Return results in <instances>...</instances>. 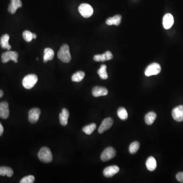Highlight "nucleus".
Here are the masks:
<instances>
[{
	"label": "nucleus",
	"mask_w": 183,
	"mask_h": 183,
	"mask_svg": "<svg viewBox=\"0 0 183 183\" xmlns=\"http://www.w3.org/2000/svg\"><path fill=\"white\" fill-rule=\"evenodd\" d=\"M38 158L41 161L44 163H49L53 160L52 152L47 147H43L41 149L38 154Z\"/></svg>",
	"instance_id": "f03ea898"
},
{
	"label": "nucleus",
	"mask_w": 183,
	"mask_h": 183,
	"mask_svg": "<svg viewBox=\"0 0 183 183\" xmlns=\"http://www.w3.org/2000/svg\"><path fill=\"white\" fill-rule=\"evenodd\" d=\"M44 63H46L48 61H51L53 59L55 53L53 49L50 48H46L44 50Z\"/></svg>",
	"instance_id": "412c9836"
},
{
	"label": "nucleus",
	"mask_w": 183,
	"mask_h": 183,
	"mask_svg": "<svg viewBox=\"0 0 183 183\" xmlns=\"http://www.w3.org/2000/svg\"><path fill=\"white\" fill-rule=\"evenodd\" d=\"M3 132H4V128L1 124V123H0V136L2 135Z\"/></svg>",
	"instance_id": "2f4dec72"
},
{
	"label": "nucleus",
	"mask_w": 183,
	"mask_h": 183,
	"mask_svg": "<svg viewBox=\"0 0 183 183\" xmlns=\"http://www.w3.org/2000/svg\"><path fill=\"white\" fill-rule=\"evenodd\" d=\"M4 95V93H3V91L0 90V98H2Z\"/></svg>",
	"instance_id": "473e14b6"
},
{
	"label": "nucleus",
	"mask_w": 183,
	"mask_h": 183,
	"mask_svg": "<svg viewBox=\"0 0 183 183\" xmlns=\"http://www.w3.org/2000/svg\"><path fill=\"white\" fill-rule=\"evenodd\" d=\"M156 117L157 115L155 112H149L145 115L144 118L145 123L148 125H151L154 123Z\"/></svg>",
	"instance_id": "4be33fe9"
},
{
	"label": "nucleus",
	"mask_w": 183,
	"mask_h": 183,
	"mask_svg": "<svg viewBox=\"0 0 183 183\" xmlns=\"http://www.w3.org/2000/svg\"><path fill=\"white\" fill-rule=\"evenodd\" d=\"M176 179L179 182L183 183V172H179L176 175Z\"/></svg>",
	"instance_id": "7c9ffc66"
},
{
	"label": "nucleus",
	"mask_w": 183,
	"mask_h": 183,
	"mask_svg": "<svg viewBox=\"0 0 183 183\" xmlns=\"http://www.w3.org/2000/svg\"><path fill=\"white\" fill-rule=\"evenodd\" d=\"M117 116L122 120H126L128 119L127 112L124 108H119L117 112Z\"/></svg>",
	"instance_id": "bb28decb"
},
{
	"label": "nucleus",
	"mask_w": 183,
	"mask_h": 183,
	"mask_svg": "<svg viewBox=\"0 0 183 183\" xmlns=\"http://www.w3.org/2000/svg\"><path fill=\"white\" fill-rule=\"evenodd\" d=\"M9 38L10 37L8 34L3 35L1 38L0 44L2 48L4 49H7L8 50H10L11 49V45L9 44Z\"/></svg>",
	"instance_id": "6ab92c4d"
},
{
	"label": "nucleus",
	"mask_w": 183,
	"mask_h": 183,
	"mask_svg": "<svg viewBox=\"0 0 183 183\" xmlns=\"http://www.w3.org/2000/svg\"><path fill=\"white\" fill-rule=\"evenodd\" d=\"M69 117V111L66 108H63L61 113H60L59 118L61 124L63 126H66L68 124V120Z\"/></svg>",
	"instance_id": "f3484780"
},
{
	"label": "nucleus",
	"mask_w": 183,
	"mask_h": 183,
	"mask_svg": "<svg viewBox=\"0 0 183 183\" xmlns=\"http://www.w3.org/2000/svg\"><path fill=\"white\" fill-rule=\"evenodd\" d=\"M78 11L81 16L85 18H88L93 14V8L88 4H82L79 6Z\"/></svg>",
	"instance_id": "20e7f679"
},
{
	"label": "nucleus",
	"mask_w": 183,
	"mask_h": 183,
	"mask_svg": "<svg viewBox=\"0 0 183 183\" xmlns=\"http://www.w3.org/2000/svg\"><path fill=\"white\" fill-rule=\"evenodd\" d=\"M85 73L83 71H80L74 73L72 76V80L74 82H80L84 79Z\"/></svg>",
	"instance_id": "b1692460"
},
{
	"label": "nucleus",
	"mask_w": 183,
	"mask_h": 183,
	"mask_svg": "<svg viewBox=\"0 0 183 183\" xmlns=\"http://www.w3.org/2000/svg\"><path fill=\"white\" fill-rule=\"evenodd\" d=\"M113 58V56L112 53L109 51H107L102 55H96L94 56L93 59L96 62H104L106 61L111 60Z\"/></svg>",
	"instance_id": "ddd939ff"
},
{
	"label": "nucleus",
	"mask_w": 183,
	"mask_h": 183,
	"mask_svg": "<svg viewBox=\"0 0 183 183\" xmlns=\"http://www.w3.org/2000/svg\"><path fill=\"white\" fill-rule=\"evenodd\" d=\"M116 151L112 147H108L104 150L101 155V159L103 162L108 161L115 157Z\"/></svg>",
	"instance_id": "0eeeda50"
},
{
	"label": "nucleus",
	"mask_w": 183,
	"mask_h": 183,
	"mask_svg": "<svg viewBox=\"0 0 183 183\" xmlns=\"http://www.w3.org/2000/svg\"><path fill=\"white\" fill-rule=\"evenodd\" d=\"M96 127V124L95 123H92L84 127L83 128V131L87 135H90L94 132Z\"/></svg>",
	"instance_id": "a878e982"
},
{
	"label": "nucleus",
	"mask_w": 183,
	"mask_h": 183,
	"mask_svg": "<svg viewBox=\"0 0 183 183\" xmlns=\"http://www.w3.org/2000/svg\"><path fill=\"white\" fill-rule=\"evenodd\" d=\"M18 57V53L16 52L8 51L2 55V61L3 63H6L12 60L15 63H17Z\"/></svg>",
	"instance_id": "423d86ee"
},
{
	"label": "nucleus",
	"mask_w": 183,
	"mask_h": 183,
	"mask_svg": "<svg viewBox=\"0 0 183 183\" xmlns=\"http://www.w3.org/2000/svg\"><path fill=\"white\" fill-rule=\"evenodd\" d=\"M57 57L59 60L64 63H69L71 59V57L70 53V49L68 45L66 44H63L57 53Z\"/></svg>",
	"instance_id": "f257e3e1"
},
{
	"label": "nucleus",
	"mask_w": 183,
	"mask_h": 183,
	"mask_svg": "<svg viewBox=\"0 0 183 183\" xmlns=\"http://www.w3.org/2000/svg\"><path fill=\"white\" fill-rule=\"evenodd\" d=\"M35 181V177L33 176L30 175L25 176L21 179L20 181L21 183H33Z\"/></svg>",
	"instance_id": "c756f323"
},
{
	"label": "nucleus",
	"mask_w": 183,
	"mask_h": 183,
	"mask_svg": "<svg viewBox=\"0 0 183 183\" xmlns=\"http://www.w3.org/2000/svg\"><path fill=\"white\" fill-rule=\"evenodd\" d=\"M33 39H36L37 38L36 34H35L33 33Z\"/></svg>",
	"instance_id": "72a5a7b5"
},
{
	"label": "nucleus",
	"mask_w": 183,
	"mask_h": 183,
	"mask_svg": "<svg viewBox=\"0 0 183 183\" xmlns=\"http://www.w3.org/2000/svg\"><path fill=\"white\" fill-rule=\"evenodd\" d=\"M22 36H23L24 40L28 42H31L33 39L32 33H31L30 31H27V30L24 31L22 33Z\"/></svg>",
	"instance_id": "c85d7f7f"
},
{
	"label": "nucleus",
	"mask_w": 183,
	"mask_h": 183,
	"mask_svg": "<svg viewBox=\"0 0 183 183\" xmlns=\"http://www.w3.org/2000/svg\"><path fill=\"white\" fill-rule=\"evenodd\" d=\"M21 0H11V4L8 7V11L11 14L16 13L17 9L22 7Z\"/></svg>",
	"instance_id": "2eb2a0df"
},
{
	"label": "nucleus",
	"mask_w": 183,
	"mask_h": 183,
	"mask_svg": "<svg viewBox=\"0 0 183 183\" xmlns=\"http://www.w3.org/2000/svg\"><path fill=\"white\" fill-rule=\"evenodd\" d=\"M38 81V77L35 74H29L22 80V85L26 89L33 88Z\"/></svg>",
	"instance_id": "7ed1b4c3"
},
{
	"label": "nucleus",
	"mask_w": 183,
	"mask_h": 183,
	"mask_svg": "<svg viewBox=\"0 0 183 183\" xmlns=\"http://www.w3.org/2000/svg\"><path fill=\"white\" fill-rule=\"evenodd\" d=\"M9 116V105L6 102L0 103V117L2 119H6Z\"/></svg>",
	"instance_id": "f8f14e48"
},
{
	"label": "nucleus",
	"mask_w": 183,
	"mask_h": 183,
	"mask_svg": "<svg viewBox=\"0 0 183 183\" xmlns=\"http://www.w3.org/2000/svg\"><path fill=\"white\" fill-rule=\"evenodd\" d=\"M41 111L38 108H34L29 112V121L32 124L37 123L39 120Z\"/></svg>",
	"instance_id": "6e6552de"
},
{
	"label": "nucleus",
	"mask_w": 183,
	"mask_h": 183,
	"mask_svg": "<svg viewBox=\"0 0 183 183\" xmlns=\"http://www.w3.org/2000/svg\"><path fill=\"white\" fill-rule=\"evenodd\" d=\"M139 148H140V143L137 141H134L130 144L129 150L131 154H135L139 150Z\"/></svg>",
	"instance_id": "cd10ccee"
},
{
	"label": "nucleus",
	"mask_w": 183,
	"mask_h": 183,
	"mask_svg": "<svg viewBox=\"0 0 183 183\" xmlns=\"http://www.w3.org/2000/svg\"><path fill=\"white\" fill-rule=\"evenodd\" d=\"M108 91L105 88L101 87H94L92 89V94L95 97L103 96L108 95Z\"/></svg>",
	"instance_id": "dca6fc26"
},
{
	"label": "nucleus",
	"mask_w": 183,
	"mask_h": 183,
	"mask_svg": "<svg viewBox=\"0 0 183 183\" xmlns=\"http://www.w3.org/2000/svg\"><path fill=\"white\" fill-rule=\"evenodd\" d=\"M174 23L173 16L170 13L165 14L163 18V25L165 29H169L172 28Z\"/></svg>",
	"instance_id": "4468645a"
},
{
	"label": "nucleus",
	"mask_w": 183,
	"mask_h": 183,
	"mask_svg": "<svg viewBox=\"0 0 183 183\" xmlns=\"http://www.w3.org/2000/svg\"><path fill=\"white\" fill-rule=\"evenodd\" d=\"M120 168L117 165H112L104 169L103 175L106 178H111L114 175L118 173Z\"/></svg>",
	"instance_id": "9b49d317"
},
{
	"label": "nucleus",
	"mask_w": 183,
	"mask_h": 183,
	"mask_svg": "<svg viewBox=\"0 0 183 183\" xmlns=\"http://www.w3.org/2000/svg\"><path fill=\"white\" fill-rule=\"evenodd\" d=\"M122 21V16L120 15H116L112 17H109L106 21V24L108 25H119Z\"/></svg>",
	"instance_id": "a211bd4d"
},
{
	"label": "nucleus",
	"mask_w": 183,
	"mask_h": 183,
	"mask_svg": "<svg viewBox=\"0 0 183 183\" xmlns=\"http://www.w3.org/2000/svg\"><path fill=\"white\" fill-rule=\"evenodd\" d=\"M113 119L111 118V117H108V118L104 119L102 121L101 124L99 128L98 129L99 133L101 134V133H103L104 132H105V131H107V130L109 129L112 127V126L113 125Z\"/></svg>",
	"instance_id": "1a4fd4ad"
},
{
	"label": "nucleus",
	"mask_w": 183,
	"mask_h": 183,
	"mask_svg": "<svg viewBox=\"0 0 183 183\" xmlns=\"http://www.w3.org/2000/svg\"><path fill=\"white\" fill-rule=\"evenodd\" d=\"M161 66L159 64L156 63H152L148 66L145 69L144 73L147 76L155 75L159 74L161 71Z\"/></svg>",
	"instance_id": "39448f33"
},
{
	"label": "nucleus",
	"mask_w": 183,
	"mask_h": 183,
	"mask_svg": "<svg viewBox=\"0 0 183 183\" xmlns=\"http://www.w3.org/2000/svg\"><path fill=\"white\" fill-rule=\"evenodd\" d=\"M106 68L107 67L105 65H102L99 69L97 71L100 77L102 80L108 79V74L107 71H106Z\"/></svg>",
	"instance_id": "393cba45"
},
{
	"label": "nucleus",
	"mask_w": 183,
	"mask_h": 183,
	"mask_svg": "<svg viewBox=\"0 0 183 183\" xmlns=\"http://www.w3.org/2000/svg\"><path fill=\"white\" fill-rule=\"evenodd\" d=\"M0 173L2 176H7L8 177H11L13 175V171L9 167H0Z\"/></svg>",
	"instance_id": "5701e85b"
},
{
	"label": "nucleus",
	"mask_w": 183,
	"mask_h": 183,
	"mask_svg": "<svg viewBox=\"0 0 183 183\" xmlns=\"http://www.w3.org/2000/svg\"><path fill=\"white\" fill-rule=\"evenodd\" d=\"M0 176H1V173H0Z\"/></svg>",
	"instance_id": "f704fd0d"
},
{
	"label": "nucleus",
	"mask_w": 183,
	"mask_h": 183,
	"mask_svg": "<svg viewBox=\"0 0 183 183\" xmlns=\"http://www.w3.org/2000/svg\"><path fill=\"white\" fill-rule=\"evenodd\" d=\"M146 167L149 171L153 172L155 171L157 167V162L153 157H149L146 161Z\"/></svg>",
	"instance_id": "aec40b11"
},
{
	"label": "nucleus",
	"mask_w": 183,
	"mask_h": 183,
	"mask_svg": "<svg viewBox=\"0 0 183 183\" xmlns=\"http://www.w3.org/2000/svg\"><path fill=\"white\" fill-rule=\"evenodd\" d=\"M172 116L173 119L177 122L183 121V105H179L173 108L172 111Z\"/></svg>",
	"instance_id": "9d476101"
}]
</instances>
